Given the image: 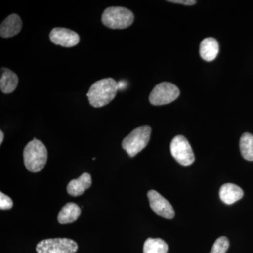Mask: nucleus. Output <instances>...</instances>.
<instances>
[{
	"instance_id": "obj_5",
	"label": "nucleus",
	"mask_w": 253,
	"mask_h": 253,
	"mask_svg": "<svg viewBox=\"0 0 253 253\" xmlns=\"http://www.w3.org/2000/svg\"><path fill=\"white\" fill-rule=\"evenodd\" d=\"M180 94L179 88L168 82L157 84L149 96V101L154 106H163L175 101Z\"/></svg>"
},
{
	"instance_id": "obj_4",
	"label": "nucleus",
	"mask_w": 253,
	"mask_h": 253,
	"mask_svg": "<svg viewBox=\"0 0 253 253\" xmlns=\"http://www.w3.org/2000/svg\"><path fill=\"white\" fill-rule=\"evenodd\" d=\"M151 133V128L149 126L136 128L123 139V149L130 157H134L149 144Z\"/></svg>"
},
{
	"instance_id": "obj_13",
	"label": "nucleus",
	"mask_w": 253,
	"mask_h": 253,
	"mask_svg": "<svg viewBox=\"0 0 253 253\" xmlns=\"http://www.w3.org/2000/svg\"><path fill=\"white\" fill-rule=\"evenodd\" d=\"M18 78L16 73L9 68H1L0 89L4 94H11L17 87Z\"/></svg>"
},
{
	"instance_id": "obj_6",
	"label": "nucleus",
	"mask_w": 253,
	"mask_h": 253,
	"mask_svg": "<svg viewBox=\"0 0 253 253\" xmlns=\"http://www.w3.org/2000/svg\"><path fill=\"white\" fill-rule=\"evenodd\" d=\"M78 244L68 239L42 240L36 246L38 253H76Z\"/></svg>"
},
{
	"instance_id": "obj_22",
	"label": "nucleus",
	"mask_w": 253,
	"mask_h": 253,
	"mask_svg": "<svg viewBox=\"0 0 253 253\" xmlns=\"http://www.w3.org/2000/svg\"><path fill=\"white\" fill-rule=\"evenodd\" d=\"M3 140H4V133L2 131H0V144H2Z\"/></svg>"
},
{
	"instance_id": "obj_9",
	"label": "nucleus",
	"mask_w": 253,
	"mask_h": 253,
	"mask_svg": "<svg viewBox=\"0 0 253 253\" xmlns=\"http://www.w3.org/2000/svg\"><path fill=\"white\" fill-rule=\"evenodd\" d=\"M50 41L54 44L63 47H73L80 42V36L72 30L65 28H55L49 34Z\"/></svg>"
},
{
	"instance_id": "obj_19",
	"label": "nucleus",
	"mask_w": 253,
	"mask_h": 253,
	"mask_svg": "<svg viewBox=\"0 0 253 253\" xmlns=\"http://www.w3.org/2000/svg\"><path fill=\"white\" fill-rule=\"evenodd\" d=\"M13 207V201L11 198L2 192L0 193V208L1 210H9Z\"/></svg>"
},
{
	"instance_id": "obj_10",
	"label": "nucleus",
	"mask_w": 253,
	"mask_h": 253,
	"mask_svg": "<svg viewBox=\"0 0 253 253\" xmlns=\"http://www.w3.org/2000/svg\"><path fill=\"white\" fill-rule=\"evenodd\" d=\"M22 21L18 15L13 14L5 18L0 26L1 38H9L16 36L22 28Z\"/></svg>"
},
{
	"instance_id": "obj_21",
	"label": "nucleus",
	"mask_w": 253,
	"mask_h": 253,
	"mask_svg": "<svg viewBox=\"0 0 253 253\" xmlns=\"http://www.w3.org/2000/svg\"><path fill=\"white\" fill-rule=\"evenodd\" d=\"M126 84L125 81H121L118 83V87H119V89H124V88L126 87Z\"/></svg>"
},
{
	"instance_id": "obj_1",
	"label": "nucleus",
	"mask_w": 253,
	"mask_h": 253,
	"mask_svg": "<svg viewBox=\"0 0 253 253\" xmlns=\"http://www.w3.org/2000/svg\"><path fill=\"white\" fill-rule=\"evenodd\" d=\"M118 83L111 78L95 82L89 88L86 96L91 106L101 108L109 104L117 94Z\"/></svg>"
},
{
	"instance_id": "obj_18",
	"label": "nucleus",
	"mask_w": 253,
	"mask_h": 253,
	"mask_svg": "<svg viewBox=\"0 0 253 253\" xmlns=\"http://www.w3.org/2000/svg\"><path fill=\"white\" fill-rule=\"evenodd\" d=\"M229 248V241L225 236L216 240L210 253H226Z\"/></svg>"
},
{
	"instance_id": "obj_14",
	"label": "nucleus",
	"mask_w": 253,
	"mask_h": 253,
	"mask_svg": "<svg viewBox=\"0 0 253 253\" xmlns=\"http://www.w3.org/2000/svg\"><path fill=\"white\" fill-rule=\"evenodd\" d=\"M219 53V44L217 40L207 38L200 44V56L206 61H212L216 59Z\"/></svg>"
},
{
	"instance_id": "obj_20",
	"label": "nucleus",
	"mask_w": 253,
	"mask_h": 253,
	"mask_svg": "<svg viewBox=\"0 0 253 253\" xmlns=\"http://www.w3.org/2000/svg\"><path fill=\"white\" fill-rule=\"evenodd\" d=\"M168 1V2L175 3V4L188 5V6L194 5L196 3V1H194V0H169Z\"/></svg>"
},
{
	"instance_id": "obj_2",
	"label": "nucleus",
	"mask_w": 253,
	"mask_h": 253,
	"mask_svg": "<svg viewBox=\"0 0 253 253\" xmlns=\"http://www.w3.org/2000/svg\"><path fill=\"white\" fill-rule=\"evenodd\" d=\"M47 158L46 146L37 139L30 141L23 151L25 166L31 172L41 171L45 166Z\"/></svg>"
},
{
	"instance_id": "obj_8",
	"label": "nucleus",
	"mask_w": 253,
	"mask_h": 253,
	"mask_svg": "<svg viewBox=\"0 0 253 253\" xmlns=\"http://www.w3.org/2000/svg\"><path fill=\"white\" fill-rule=\"evenodd\" d=\"M147 196L150 206L156 214L166 219H170L174 217V211L172 205L162 195L155 190H150Z\"/></svg>"
},
{
	"instance_id": "obj_12",
	"label": "nucleus",
	"mask_w": 253,
	"mask_h": 253,
	"mask_svg": "<svg viewBox=\"0 0 253 253\" xmlns=\"http://www.w3.org/2000/svg\"><path fill=\"white\" fill-rule=\"evenodd\" d=\"M91 185V177L88 173H83L79 178L70 181L67 186L68 194L72 196H79L84 194Z\"/></svg>"
},
{
	"instance_id": "obj_3",
	"label": "nucleus",
	"mask_w": 253,
	"mask_h": 253,
	"mask_svg": "<svg viewBox=\"0 0 253 253\" xmlns=\"http://www.w3.org/2000/svg\"><path fill=\"white\" fill-rule=\"evenodd\" d=\"M134 16L130 10L121 6H111L104 10L103 24L111 29H125L134 22Z\"/></svg>"
},
{
	"instance_id": "obj_7",
	"label": "nucleus",
	"mask_w": 253,
	"mask_h": 253,
	"mask_svg": "<svg viewBox=\"0 0 253 253\" xmlns=\"http://www.w3.org/2000/svg\"><path fill=\"white\" fill-rule=\"evenodd\" d=\"M171 154L181 166H189L195 161L192 148L182 135L176 136L170 144Z\"/></svg>"
},
{
	"instance_id": "obj_11",
	"label": "nucleus",
	"mask_w": 253,
	"mask_h": 253,
	"mask_svg": "<svg viewBox=\"0 0 253 253\" xmlns=\"http://www.w3.org/2000/svg\"><path fill=\"white\" fill-rule=\"evenodd\" d=\"M244 191L239 186L227 183L221 186L219 189V198L223 203L231 205L242 199Z\"/></svg>"
},
{
	"instance_id": "obj_15",
	"label": "nucleus",
	"mask_w": 253,
	"mask_h": 253,
	"mask_svg": "<svg viewBox=\"0 0 253 253\" xmlns=\"http://www.w3.org/2000/svg\"><path fill=\"white\" fill-rule=\"evenodd\" d=\"M81 214V209L74 203H68L65 205L58 215V221L60 224H66L74 222Z\"/></svg>"
},
{
	"instance_id": "obj_16",
	"label": "nucleus",
	"mask_w": 253,
	"mask_h": 253,
	"mask_svg": "<svg viewBox=\"0 0 253 253\" xmlns=\"http://www.w3.org/2000/svg\"><path fill=\"white\" fill-rule=\"evenodd\" d=\"M241 155L244 159L253 161V135L246 132L241 136L239 143Z\"/></svg>"
},
{
	"instance_id": "obj_17",
	"label": "nucleus",
	"mask_w": 253,
	"mask_h": 253,
	"mask_svg": "<svg viewBox=\"0 0 253 253\" xmlns=\"http://www.w3.org/2000/svg\"><path fill=\"white\" fill-rule=\"evenodd\" d=\"M144 253H168V244L161 239L149 238L145 241Z\"/></svg>"
}]
</instances>
